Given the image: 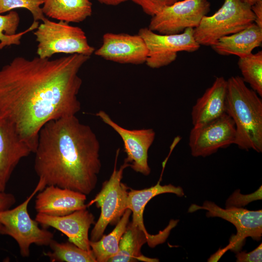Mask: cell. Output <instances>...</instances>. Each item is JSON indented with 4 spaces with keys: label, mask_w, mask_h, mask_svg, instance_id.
<instances>
[{
    "label": "cell",
    "mask_w": 262,
    "mask_h": 262,
    "mask_svg": "<svg viewBox=\"0 0 262 262\" xmlns=\"http://www.w3.org/2000/svg\"><path fill=\"white\" fill-rule=\"evenodd\" d=\"M90 56L70 54L50 60L15 57L0 69V114L10 121L34 153L47 122L81 109L78 75Z\"/></svg>",
    "instance_id": "1"
},
{
    "label": "cell",
    "mask_w": 262,
    "mask_h": 262,
    "mask_svg": "<svg viewBox=\"0 0 262 262\" xmlns=\"http://www.w3.org/2000/svg\"><path fill=\"white\" fill-rule=\"evenodd\" d=\"M99 150L96 134L76 115L53 119L39 131L34 169L46 186L89 195L101 167Z\"/></svg>",
    "instance_id": "2"
},
{
    "label": "cell",
    "mask_w": 262,
    "mask_h": 262,
    "mask_svg": "<svg viewBox=\"0 0 262 262\" xmlns=\"http://www.w3.org/2000/svg\"><path fill=\"white\" fill-rule=\"evenodd\" d=\"M226 114L235 127L234 144L241 149L262 151V100L242 77L227 80Z\"/></svg>",
    "instance_id": "3"
},
{
    "label": "cell",
    "mask_w": 262,
    "mask_h": 262,
    "mask_svg": "<svg viewBox=\"0 0 262 262\" xmlns=\"http://www.w3.org/2000/svg\"><path fill=\"white\" fill-rule=\"evenodd\" d=\"M46 186L43 180L39 179L33 192L22 203L14 208L0 211L2 234L9 236L16 241L22 257H28L30 255L32 245L49 246L53 239V233L39 228V223L31 217L28 211L31 199Z\"/></svg>",
    "instance_id": "4"
},
{
    "label": "cell",
    "mask_w": 262,
    "mask_h": 262,
    "mask_svg": "<svg viewBox=\"0 0 262 262\" xmlns=\"http://www.w3.org/2000/svg\"><path fill=\"white\" fill-rule=\"evenodd\" d=\"M251 5L242 0H224L213 15L205 16L194 29L200 46H212L219 38L239 32L254 23Z\"/></svg>",
    "instance_id": "5"
},
{
    "label": "cell",
    "mask_w": 262,
    "mask_h": 262,
    "mask_svg": "<svg viewBox=\"0 0 262 262\" xmlns=\"http://www.w3.org/2000/svg\"><path fill=\"white\" fill-rule=\"evenodd\" d=\"M33 34L38 42L36 53L41 58H49L61 53L90 57L95 51L89 44L84 32L66 21L55 22L46 18Z\"/></svg>",
    "instance_id": "6"
},
{
    "label": "cell",
    "mask_w": 262,
    "mask_h": 262,
    "mask_svg": "<svg viewBox=\"0 0 262 262\" xmlns=\"http://www.w3.org/2000/svg\"><path fill=\"white\" fill-rule=\"evenodd\" d=\"M119 150L118 149L116 151L114 170L109 179L103 183L100 192L87 205L88 207L95 203L101 209L99 218L91 232V241L98 240L107 226L116 224L127 209L128 188L121 181L124 169L130 164L124 162L119 169H117Z\"/></svg>",
    "instance_id": "7"
},
{
    "label": "cell",
    "mask_w": 262,
    "mask_h": 262,
    "mask_svg": "<svg viewBox=\"0 0 262 262\" xmlns=\"http://www.w3.org/2000/svg\"><path fill=\"white\" fill-rule=\"evenodd\" d=\"M199 210H207L208 217H217L233 224L236 234H233L226 246L228 250L236 253L241 250L248 237L257 241L262 236V210L250 211L242 207H229L223 209L214 202L205 201L202 206L192 204L188 212L193 213Z\"/></svg>",
    "instance_id": "8"
},
{
    "label": "cell",
    "mask_w": 262,
    "mask_h": 262,
    "mask_svg": "<svg viewBox=\"0 0 262 262\" xmlns=\"http://www.w3.org/2000/svg\"><path fill=\"white\" fill-rule=\"evenodd\" d=\"M138 34L148 49L145 63L152 68L166 66L175 61L179 52H194L200 46L194 37L193 28H187L180 33L162 34L143 28Z\"/></svg>",
    "instance_id": "9"
},
{
    "label": "cell",
    "mask_w": 262,
    "mask_h": 262,
    "mask_svg": "<svg viewBox=\"0 0 262 262\" xmlns=\"http://www.w3.org/2000/svg\"><path fill=\"white\" fill-rule=\"evenodd\" d=\"M210 10L208 0H179L152 16L148 28L162 34L180 33L196 28Z\"/></svg>",
    "instance_id": "10"
},
{
    "label": "cell",
    "mask_w": 262,
    "mask_h": 262,
    "mask_svg": "<svg viewBox=\"0 0 262 262\" xmlns=\"http://www.w3.org/2000/svg\"><path fill=\"white\" fill-rule=\"evenodd\" d=\"M234 123L226 113L197 127H193L189 137V146L194 157L210 156L220 148L234 144Z\"/></svg>",
    "instance_id": "11"
},
{
    "label": "cell",
    "mask_w": 262,
    "mask_h": 262,
    "mask_svg": "<svg viewBox=\"0 0 262 262\" xmlns=\"http://www.w3.org/2000/svg\"><path fill=\"white\" fill-rule=\"evenodd\" d=\"M96 116L111 127L121 138L124 150L127 154L124 162L129 164L130 167L135 172L148 175L151 170L148 164V151L155 139L154 131L152 129H125L113 120L103 111H98Z\"/></svg>",
    "instance_id": "12"
},
{
    "label": "cell",
    "mask_w": 262,
    "mask_h": 262,
    "mask_svg": "<svg viewBox=\"0 0 262 262\" xmlns=\"http://www.w3.org/2000/svg\"><path fill=\"white\" fill-rule=\"evenodd\" d=\"M94 53L119 64L140 65L146 63L148 49L138 34L107 33L103 35L101 46Z\"/></svg>",
    "instance_id": "13"
},
{
    "label": "cell",
    "mask_w": 262,
    "mask_h": 262,
    "mask_svg": "<svg viewBox=\"0 0 262 262\" xmlns=\"http://www.w3.org/2000/svg\"><path fill=\"white\" fill-rule=\"evenodd\" d=\"M32 151L14 125L0 114V192H5L15 169Z\"/></svg>",
    "instance_id": "14"
},
{
    "label": "cell",
    "mask_w": 262,
    "mask_h": 262,
    "mask_svg": "<svg viewBox=\"0 0 262 262\" xmlns=\"http://www.w3.org/2000/svg\"><path fill=\"white\" fill-rule=\"evenodd\" d=\"M178 222V220H171L166 228L156 235H150L147 231L133 225L131 222L129 223L121 238L118 252L109 262H158V259L147 258L143 256L141 252V247L146 243L151 247L164 243L170 231Z\"/></svg>",
    "instance_id": "15"
},
{
    "label": "cell",
    "mask_w": 262,
    "mask_h": 262,
    "mask_svg": "<svg viewBox=\"0 0 262 262\" xmlns=\"http://www.w3.org/2000/svg\"><path fill=\"white\" fill-rule=\"evenodd\" d=\"M35 220L44 227H50L61 231L67 237L69 242L78 247L91 250L88 232L95 223V217L86 209L61 216L37 213Z\"/></svg>",
    "instance_id": "16"
},
{
    "label": "cell",
    "mask_w": 262,
    "mask_h": 262,
    "mask_svg": "<svg viewBox=\"0 0 262 262\" xmlns=\"http://www.w3.org/2000/svg\"><path fill=\"white\" fill-rule=\"evenodd\" d=\"M35 200L37 213L61 216L85 209L86 195L55 185H48L40 191Z\"/></svg>",
    "instance_id": "17"
},
{
    "label": "cell",
    "mask_w": 262,
    "mask_h": 262,
    "mask_svg": "<svg viewBox=\"0 0 262 262\" xmlns=\"http://www.w3.org/2000/svg\"><path fill=\"white\" fill-rule=\"evenodd\" d=\"M227 80L216 77L212 85L198 98L191 112L193 127H197L226 113Z\"/></svg>",
    "instance_id": "18"
},
{
    "label": "cell",
    "mask_w": 262,
    "mask_h": 262,
    "mask_svg": "<svg viewBox=\"0 0 262 262\" xmlns=\"http://www.w3.org/2000/svg\"><path fill=\"white\" fill-rule=\"evenodd\" d=\"M262 43V28L253 23L239 32L219 38L211 47L219 55H234L240 58L252 53Z\"/></svg>",
    "instance_id": "19"
},
{
    "label": "cell",
    "mask_w": 262,
    "mask_h": 262,
    "mask_svg": "<svg viewBox=\"0 0 262 262\" xmlns=\"http://www.w3.org/2000/svg\"><path fill=\"white\" fill-rule=\"evenodd\" d=\"M42 12L46 16L68 23H79L91 16L90 0H45Z\"/></svg>",
    "instance_id": "20"
},
{
    "label": "cell",
    "mask_w": 262,
    "mask_h": 262,
    "mask_svg": "<svg viewBox=\"0 0 262 262\" xmlns=\"http://www.w3.org/2000/svg\"><path fill=\"white\" fill-rule=\"evenodd\" d=\"M164 193H172L179 196H182L184 195L183 189L180 186H175L171 184L161 185L160 181L155 185L143 190L131 189L128 192L127 207L131 210L132 213L131 223L143 230L147 231L143 221L145 208L152 198Z\"/></svg>",
    "instance_id": "21"
},
{
    "label": "cell",
    "mask_w": 262,
    "mask_h": 262,
    "mask_svg": "<svg viewBox=\"0 0 262 262\" xmlns=\"http://www.w3.org/2000/svg\"><path fill=\"white\" fill-rule=\"evenodd\" d=\"M131 211L127 209L116 224L113 230L98 241H91L90 246L97 262H107L117 254L121 238L129 223Z\"/></svg>",
    "instance_id": "22"
},
{
    "label": "cell",
    "mask_w": 262,
    "mask_h": 262,
    "mask_svg": "<svg viewBox=\"0 0 262 262\" xmlns=\"http://www.w3.org/2000/svg\"><path fill=\"white\" fill-rule=\"evenodd\" d=\"M49 246L51 251L44 254L51 262H97L91 250L83 249L69 241L59 243L53 239Z\"/></svg>",
    "instance_id": "23"
},
{
    "label": "cell",
    "mask_w": 262,
    "mask_h": 262,
    "mask_svg": "<svg viewBox=\"0 0 262 262\" xmlns=\"http://www.w3.org/2000/svg\"><path fill=\"white\" fill-rule=\"evenodd\" d=\"M238 66L242 79L248 83L251 89L262 96V51L240 57Z\"/></svg>",
    "instance_id": "24"
},
{
    "label": "cell",
    "mask_w": 262,
    "mask_h": 262,
    "mask_svg": "<svg viewBox=\"0 0 262 262\" xmlns=\"http://www.w3.org/2000/svg\"><path fill=\"white\" fill-rule=\"evenodd\" d=\"M20 17L16 11H11L5 15L0 14V49L12 45H20L22 36L36 29L39 25L38 21H33L28 29L16 33Z\"/></svg>",
    "instance_id": "25"
},
{
    "label": "cell",
    "mask_w": 262,
    "mask_h": 262,
    "mask_svg": "<svg viewBox=\"0 0 262 262\" xmlns=\"http://www.w3.org/2000/svg\"><path fill=\"white\" fill-rule=\"evenodd\" d=\"M45 0H0V14L16 8H25L32 15L34 21H43L46 17L40 5Z\"/></svg>",
    "instance_id": "26"
},
{
    "label": "cell",
    "mask_w": 262,
    "mask_h": 262,
    "mask_svg": "<svg viewBox=\"0 0 262 262\" xmlns=\"http://www.w3.org/2000/svg\"><path fill=\"white\" fill-rule=\"evenodd\" d=\"M262 186L254 193L242 195L240 190H236L227 200L226 208L229 207H242L256 200L262 199Z\"/></svg>",
    "instance_id": "27"
},
{
    "label": "cell",
    "mask_w": 262,
    "mask_h": 262,
    "mask_svg": "<svg viewBox=\"0 0 262 262\" xmlns=\"http://www.w3.org/2000/svg\"><path fill=\"white\" fill-rule=\"evenodd\" d=\"M139 5L147 15L151 16L164 7L170 5L179 0H130Z\"/></svg>",
    "instance_id": "28"
},
{
    "label": "cell",
    "mask_w": 262,
    "mask_h": 262,
    "mask_svg": "<svg viewBox=\"0 0 262 262\" xmlns=\"http://www.w3.org/2000/svg\"><path fill=\"white\" fill-rule=\"evenodd\" d=\"M235 257L237 262H261L262 261V244L253 251L246 252L238 251Z\"/></svg>",
    "instance_id": "29"
},
{
    "label": "cell",
    "mask_w": 262,
    "mask_h": 262,
    "mask_svg": "<svg viewBox=\"0 0 262 262\" xmlns=\"http://www.w3.org/2000/svg\"><path fill=\"white\" fill-rule=\"evenodd\" d=\"M16 197L11 193L0 192V211L11 208L16 203ZM2 226L0 224V236L2 234Z\"/></svg>",
    "instance_id": "30"
},
{
    "label": "cell",
    "mask_w": 262,
    "mask_h": 262,
    "mask_svg": "<svg viewBox=\"0 0 262 262\" xmlns=\"http://www.w3.org/2000/svg\"><path fill=\"white\" fill-rule=\"evenodd\" d=\"M251 9L255 16L254 23L262 28V0H257L251 6Z\"/></svg>",
    "instance_id": "31"
},
{
    "label": "cell",
    "mask_w": 262,
    "mask_h": 262,
    "mask_svg": "<svg viewBox=\"0 0 262 262\" xmlns=\"http://www.w3.org/2000/svg\"><path fill=\"white\" fill-rule=\"evenodd\" d=\"M228 249L226 246L223 248L219 249L216 252L212 255L208 260V262H217L221 258V257L227 251Z\"/></svg>",
    "instance_id": "32"
},
{
    "label": "cell",
    "mask_w": 262,
    "mask_h": 262,
    "mask_svg": "<svg viewBox=\"0 0 262 262\" xmlns=\"http://www.w3.org/2000/svg\"><path fill=\"white\" fill-rule=\"evenodd\" d=\"M98 2L101 4L106 5L116 6L123 2L130 0H97Z\"/></svg>",
    "instance_id": "33"
},
{
    "label": "cell",
    "mask_w": 262,
    "mask_h": 262,
    "mask_svg": "<svg viewBox=\"0 0 262 262\" xmlns=\"http://www.w3.org/2000/svg\"><path fill=\"white\" fill-rule=\"evenodd\" d=\"M242 0L248 3L251 6L253 4H254L257 1V0Z\"/></svg>",
    "instance_id": "34"
}]
</instances>
